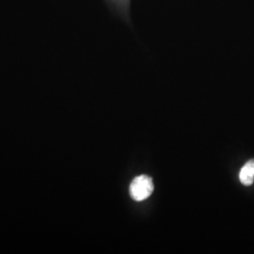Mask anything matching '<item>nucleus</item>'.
Returning a JSON list of instances; mask_svg holds the SVG:
<instances>
[{
    "label": "nucleus",
    "instance_id": "obj_2",
    "mask_svg": "<svg viewBox=\"0 0 254 254\" xmlns=\"http://www.w3.org/2000/svg\"><path fill=\"white\" fill-rule=\"evenodd\" d=\"M254 178V159L250 160L244 165L239 173V179L245 186H251Z\"/></svg>",
    "mask_w": 254,
    "mask_h": 254
},
{
    "label": "nucleus",
    "instance_id": "obj_1",
    "mask_svg": "<svg viewBox=\"0 0 254 254\" xmlns=\"http://www.w3.org/2000/svg\"><path fill=\"white\" fill-rule=\"evenodd\" d=\"M153 178L142 174L136 177L130 185V195L133 200L142 201L147 200L154 192Z\"/></svg>",
    "mask_w": 254,
    "mask_h": 254
}]
</instances>
